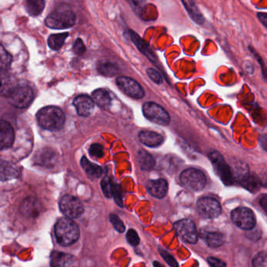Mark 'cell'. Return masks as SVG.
<instances>
[{"instance_id": "6da1fadb", "label": "cell", "mask_w": 267, "mask_h": 267, "mask_svg": "<svg viewBox=\"0 0 267 267\" xmlns=\"http://www.w3.org/2000/svg\"><path fill=\"white\" fill-rule=\"evenodd\" d=\"M37 121L44 130L58 131L62 129L65 123V114L57 107H45L37 113Z\"/></svg>"}, {"instance_id": "7a4b0ae2", "label": "cell", "mask_w": 267, "mask_h": 267, "mask_svg": "<svg viewBox=\"0 0 267 267\" xmlns=\"http://www.w3.org/2000/svg\"><path fill=\"white\" fill-rule=\"evenodd\" d=\"M79 227L71 219H61L56 224V238L61 246H71L79 239Z\"/></svg>"}, {"instance_id": "3957f363", "label": "cell", "mask_w": 267, "mask_h": 267, "mask_svg": "<svg viewBox=\"0 0 267 267\" xmlns=\"http://www.w3.org/2000/svg\"><path fill=\"white\" fill-rule=\"evenodd\" d=\"M45 26L53 29H66L72 27L76 23V15L67 6L56 7L46 17Z\"/></svg>"}, {"instance_id": "277c9868", "label": "cell", "mask_w": 267, "mask_h": 267, "mask_svg": "<svg viewBox=\"0 0 267 267\" xmlns=\"http://www.w3.org/2000/svg\"><path fill=\"white\" fill-rule=\"evenodd\" d=\"M208 158L212 162L215 173L223 183L227 186L233 184L234 182V174L224 156L220 152L213 150L208 153Z\"/></svg>"}, {"instance_id": "5b68a950", "label": "cell", "mask_w": 267, "mask_h": 267, "mask_svg": "<svg viewBox=\"0 0 267 267\" xmlns=\"http://www.w3.org/2000/svg\"><path fill=\"white\" fill-rule=\"evenodd\" d=\"M7 98L10 104L15 108H26L33 101V90L27 85H18L9 90Z\"/></svg>"}, {"instance_id": "8992f818", "label": "cell", "mask_w": 267, "mask_h": 267, "mask_svg": "<svg viewBox=\"0 0 267 267\" xmlns=\"http://www.w3.org/2000/svg\"><path fill=\"white\" fill-rule=\"evenodd\" d=\"M180 180L183 187L195 191L202 190L207 181L205 173L193 168H187L182 172Z\"/></svg>"}, {"instance_id": "52a82bcc", "label": "cell", "mask_w": 267, "mask_h": 267, "mask_svg": "<svg viewBox=\"0 0 267 267\" xmlns=\"http://www.w3.org/2000/svg\"><path fill=\"white\" fill-rule=\"evenodd\" d=\"M143 113L150 121L160 126H168L170 123L168 113L159 104L147 102L143 104Z\"/></svg>"}, {"instance_id": "ba28073f", "label": "cell", "mask_w": 267, "mask_h": 267, "mask_svg": "<svg viewBox=\"0 0 267 267\" xmlns=\"http://www.w3.org/2000/svg\"><path fill=\"white\" fill-rule=\"evenodd\" d=\"M231 220L234 225L245 230H251L255 227L256 219L250 208L240 207L231 212Z\"/></svg>"}, {"instance_id": "9c48e42d", "label": "cell", "mask_w": 267, "mask_h": 267, "mask_svg": "<svg viewBox=\"0 0 267 267\" xmlns=\"http://www.w3.org/2000/svg\"><path fill=\"white\" fill-rule=\"evenodd\" d=\"M61 212L68 219H76L84 212V206L79 199L71 195H64L60 202Z\"/></svg>"}, {"instance_id": "30bf717a", "label": "cell", "mask_w": 267, "mask_h": 267, "mask_svg": "<svg viewBox=\"0 0 267 267\" xmlns=\"http://www.w3.org/2000/svg\"><path fill=\"white\" fill-rule=\"evenodd\" d=\"M197 208L199 215L205 219H214L222 212L220 202L212 198L204 197L197 202Z\"/></svg>"}, {"instance_id": "8fae6325", "label": "cell", "mask_w": 267, "mask_h": 267, "mask_svg": "<svg viewBox=\"0 0 267 267\" xmlns=\"http://www.w3.org/2000/svg\"><path fill=\"white\" fill-rule=\"evenodd\" d=\"M177 234L179 237L189 244H195L198 241V232L195 223L190 220H180L174 224Z\"/></svg>"}, {"instance_id": "7c38bea8", "label": "cell", "mask_w": 267, "mask_h": 267, "mask_svg": "<svg viewBox=\"0 0 267 267\" xmlns=\"http://www.w3.org/2000/svg\"><path fill=\"white\" fill-rule=\"evenodd\" d=\"M116 84L124 93L130 98L141 99L144 96L145 93L143 88L131 78L120 76L116 79Z\"/></svg>"}, {"instance_id": "4fadbf2b", "label": "cell", "mask_w": 267, "mask_h": 267, "mask_svg": "<svg viewBox=\"0 0 267 267\" xmlns=\"http://www.w3.org/2000/svg\"><path fill=\"white\" fill-rule=\"evenodd\" d=\"M73 104L76 107L78 114L83 117L90 115L94 109V101L86 95L77 96L73 101Z\"/></svg>"}, {"instance_id": "5bb4252c", "label": "cell", "mask_w": 267, "mask_h": 267, "mask_svg": "<svg viewBox=\"0 0 267 267\" xmlns=\"http://www.w3.org/2000/svg\"><path fill=\"white\" fill-rule=\"evenodd\" d=\"M14 129L10 123L3 120L0 126V144L1 150L11 148L14 144Z\"/></svg>"}, {"instance_id": "9a60e30c", "label": "cell", "mask_w": 267, "mask_h": 267, "mask_svg": "<svg viewBox=\"0 0 267 267\" xmlns=\"http://www.w3.org/2000/svg\"><path fill=\"white\" fill-rule=\"evenodd\" d=\"M147 189L152 196L157 199H162L168 192V182L164 179L150 180L147 184Z\"/></svg>"}, {"instance_id": "2e32d148", "label": "cell", "mask_w": 267, "mask_h": 267, "mask_svg": "<svg viewBox=\"0 0 267 267\" xmlns=\"http://www.w3.org/2000/svg\"><path fill=\"white\" fill-rule=\"evenodd\" d=\"M101 187H102V190L104 195L107 198L111 199V198L114 196L115 198L116 202H118V205H122L121 201L119 200V199L122 200L121 196H120L119 188L109 177H104L103 179L102 182H101Z\"/></svg>"}, {"instance_id": "e0dca14e", "label": "cell", "mask_w": 267, "mask_h": 267, "mask_svg": "<svg viewBox=\"0 0 267 267\" xmlns=\"http://www.w3.org/2000/svg\"><path fill=\"white\" fill-rule=\"evenodd\" d=\"M139 140L145 146L157 148L164 142L163 136L155 132L142 131L139 133Z\"/></svg>"}, {"instance_id": "ac0fdd59", "label": "cell", "mask_w": 267, "mask_h": 267, "mask_svg": "<svg viewBox=\"0 0 267 267\" xmlns=\"http://www.w3.org/2000/svg\"><path fill=\"white\" fill-rule=\"evenodd\" d=\"M92 99L102 109L107 110L111 107V98L109 93L103 89H96L92 92Z\"/></svg>"}, {"instance_id": "d6986e66", "label": "cell", "mask_w": 267, "mask_h": 267, "mask_svg": "<svg viewBox=\"0 0 267 267\" xmlns=\"http://www.w3.org/2000/svg\"><path fill=\"white\" fill-rule=\"evenodd\" d=\"M130 36L131 38V40L134 42L135 45H136V47L140 50V52L143 53L147 57L149 58V60L152 61H155V57L153 53L149 49L148 44L138 36L137 34L135 33L133 31H130Z\"/></svg>"}, {"instance_id": "ffe728a7", "label": "cell", "mask_w": 267, "mask_h": 267, "mask_svg": "<svg viewBox=\"0 0 267 267\" xmlns=\"http://www.w3.org/2000/svg\"><path fill=\"white\" fill-rule=\"evenodd\" d=\"M182 4L184 6L185 9L188 13L190 18L196 23V24L202 25L205 21L203 16L201 14L198 6L193 1H182Z\"/></svg>"}, {"instance_id": "44dd1931", "label": "cell", "mask_w": 267, "mask_h": 267, "mask_svg": "<svg viewBox=\"0 0 267 267\" xmlns=\"http://www.w3.org/2000/svg\"><path fill=\"white\" fill-rule=\"evenodd\" d=\"M39 210H40L39 204L38 203L36 199H32V198H29V199L25 200L21 204V206H20V211H21L22 213L28 217L37 215L39 214Z\"/></svg>"}, {"instance_id": "7402d4cb", "label": "cell", "mask_w": 267, "mask_h": 267, "mask_svg": "<svg viewBox=\"0 0 267 267\" xmlns=\"http://www.w3.org/2000/svg\"><path fill=\"white\" fill-rule=\"evenodd\" d=\"M81 165L90 178L98 179L102 175L103 170L101 167L96 164L92 163L86 157H83L81 160Z\"/></svg>"}, {"instance_id": "603a6c76", "label": "cell", "mask_w": 267, "mask_h": 267, "mask_svg": "<svg viewBox=\"0 0 267 267\" xmlns=\"http://www.w3.org/2000/svg\"><path fill=\"white\" fill-rule=\"evenodd\" d=\"M72 261L71 255L62 252H54L51 255V265L53 267H67Z\"/></svg>"}, {"instance_id": "cb8c5ba5", "label": "cell", "mask_w": 267, "mask_h": 267, "mask_svg": "<svg viewBox=\"0 0 267 267\" xmlns=\"http://www.w3.org/2000/svg\"><path fill=\"white\" fill-rule=\"evenodd\" d=\"M203 238L209 247L218 248L224 245L225 237L219 232H208L203 234Z\"/></svg>"}, {"instance_id": "d4e9b609", "label": "cell", "mask_w": 267, "mask_h": 267, "mask_svg": "<svg viewBox=\"0 0 267 267\" xmlns=\"http://www.w3.org/2000/svg\"><path fill=\"white\" fill-rule=\"evenodd\" d=\"M137 160L138 163L140 165L141 169L149 171V170H152L155 167V159L146 151L141 150V151L138 152Z\"/></svg>"}, {"instance_id": "484cf974", "label": "cell", "mask_w": 267, "mask_h": 267, "mask_svg": "<svg viewBox=\"0 0 267 267\" xmlns=\"http://www.w3.org/2000/svg\"><path fill=\"white\" fill-rule=\"evenodd\" d=\"M98 71L104 76H114L118 74L119 68L114 63L109 61H100L98 65Z\"/></svg>"}, {"instance_id": "4316f807", "label": "cell", "mask_w": 267, "mask_h": 267, "mask_svg": "<svg viewBox=\"0 0 267 267\" xmlns=\"http://www.w3.org/2000/svg\"><path fill=\"white\" fill-rule=\"evenodd\" d=\"M45 4L42 0H29L26 3V9L29 15L36 17L42 12Z\"/></svg>"}, {"instance_id": "83f0119b", "label": "cell", "mask_w": 267, "mask_h": 267, "mask_svg": "<svg viewBox=\"0 0 267 267\" xmlns=\"http://www.w3.org/2000/svg\"><path fill=\"white\" fill-rule=\"evenodd\" d=\"M67 36H68L67 32L55 34V35L50 36L49 39H48V45H49L50 48L54 50V51H59L64 45Z\"/></svg>"}, {"instance_id": "f1b7e54d", "label": "cell", "mask_w": 267, "mask_h": 267, "mask_svg": "<svg viewBox=\"0 0 267 267\" xmlns=\"http://www.w3.org/2000/svg\"><path fill=\"white\" fill-rule=\"evenodd\" d=\"M18 176V172L15 167L9 162L2 161L1 163V179L4 180H11Z\"/></svg>"}, {"instance_id": "f546056e", "label": "cell", "mask_w": 267, "mask_h": 267, "mask_svg": "<svg viewBox=\"0 0 267 267\" xmlns=\"http://www.w3.org/2000/svg\"><path fill=\"white\" fill-rule=\"evenodd\" d=\"M254 267H267V252H260L253 259Z\"/></svg>"}, {"instance_id": "4dcf8cb0", "label": "cell", "mask_w": 267, "mask_h": 267, "mask_svg": "<svg viewBox=\"0 0 267 267\" xmlns=\"http://www.w3.org/2000/svg\"><path fill=\"white\" fill-rule=\"evenodd\" d=\"M11 61H12V57L2 46V51H1V68H2L3 71L8 69V67L11 64Z\"/></svg>"}, {"instance_id": "1f68e13d", "label": "cell", "mask_w": 267, "mask_h": 267, "mask_svg": "<svg viewBox=\"0 0 267 267\" xmlns=\"http://www.w3.org/2000/svg\"><path fill=\"white\" fill-rule=\"evenodd\" d=\"M89 155L92 158H101L104 156V148L99 143L91 145L89 149Z\"/></svg>"}, {"instance_id": "d6a6232c", "label": "cell", "mask_w": 267, "mask_h": 267, "mask_svg": "<svg viewBox=\"0 0 267 267\" xmlns=\"http://www.w3.org/2000/svg\"><path fill=\"white\" fill-rule=\"evenodd\" d=\"M110 220H111L113 227L115 228L117 231L120 232V233H123L125 231L126 227L123 224V221L118 218V215L111 214V216H110Z\"/></svg>"}, {"instance_id": "836d02e7", "label": "cell", "mask_w": 267, "mask_h": 267, "mask_svg": "<svg viewBox=\"0 0 267 267\" xmlns=\"http://www.w3.org/2000/svg\"><path fill=\"white\" fill-rule=\"evenodd\" d=\"M126 238L131 246H137L140 244V237L138 236L136 230H133V229L127 232Z\"/></svg>"}, {"instance_id": "e575fe53", "label": "cell", "mask_w": 267, "mask_h": 267, "mask_svg": "<svg viewBox=\"0 0 267 267\" xmlns=\"http://www.w3.org/2000/svg\"><path fill=\"white\" fill-rule=\"evenodd\" d=\"M160 254L161 256L165 259V262L168 264L171 267H179L178 262L176 260L175 258L173 257V255H170L166 251L163 249H160Z\"/></svg>"}, {"instance_id": "d590c367", "label": "cell", "mask_w": 267, "mask_h": 267, "mask_svg": "<svg viewBox=\"0 0 267 267\" xmlns=\"http://www.w3.org/2000/svg\"><path fill=\"white\" fill-rule=\"evenodd\" d=\"M147 74H148V77L153 81L154 83H157V84H161L162 83V78L155 69H148Z\"/></svg>"}, {"instance_id": "8d00e7d4", "label": "cell", "mask_w": 267, "mask_h": 267, "mask_svg": "<svg viewBox=\"0 0 267 267\" xmlns=\"http://www.w3.org/2000/svg\"><path fill=\"white\" fill-rule=\"evenodd\" d=\"M73 51L77 55H82L86 52V47L84 43L81 39H77L73 45Z\"/></svg>"}, {"instance_id": "74e56055", "label": "cell", "mask_w": 267, "mask_h": 267, "mask_svg": "<svg viewBox=\"0 0 267 267\" xmlns=\"http://www.w3.org/2000/svg\"><path fill=\"white\" fill-rule=\"evenodd\" d=\"M208 262L212 265V267H226L227 264L224 261L216 259V258L209 257L208 258Z\"/></svg>"}, {"instance_id": "f35d334b", "label": "cell", "mask_w": 267, "mask_h": 267, "mask_svg": "<svg viewBox=\"0 0 267 267\" xmlns=\"http://www.w3.org/2000/svg\"><path fill=\"white\" fill-rule=\"evenodd\" d=\"M251 51H252V53H253L254 55L256 57V58H257L258 61H259V64H260L261 67H262V75H263V77L265 78V79H266L267 80V67H265V65H264L263 62H262V59H261V57H259V55H258L254 51V50H251Z\"/></svg>"}, {"instance_id": "ab89813d", "label": "cell", "mask_w": 267, "mask_h": 267, "mask_svg": "<svg viewBox=\"0 0 267 267\" xmlns=\"http://www.w3.org/2000/svg\"><path fill=\"white\" fill-rule=\"evenodd\" d=\"M259 205L267 215V195H262L259 199Z\"/></svg>"}, {"instance_id": "60d3db41", "label": "cell", "mask_w": 267, "mask_h": 267, "mask_svg": "<svg viewBox=\"0 0 267 267\" xmlns=\"http://www.w3.org/2000/svg\"><path fill=\"white\" fill-rule=\"evenodd\" d=\"M259 144L261 148L267 152V134L261 135L259 136Z\"/></svg>"}, {"instance_id": "b9f144b4", "label": "cell", "mask_w": 267, "mask_h": 267, "mask_svg": "<svg viewBox=\"0 0 267 267\" xmlns=\"http://www.w3.org/2000/svg\"><path fill=\"white\" fill-rule=\"evenodd\" d=\"M257 16L259 21L267 29V14H265V13H259Z\"/></svg>"}, {"instance_id": "7bdbcfd3", "label": "cell", "mask_w": 267, "mask_h": 267, "mask_svg": "<svg viewBox=\"0 0 267 267\" xmlns=\"http://www.w3.org/2000/svg\"><path fill=\"white\" fill-rule=\"evenodd\" d=\"M154 266L155 267H165L162 264L160 263V262H157V261H155V262H154Z\"/></svg>"}]
</instances>
